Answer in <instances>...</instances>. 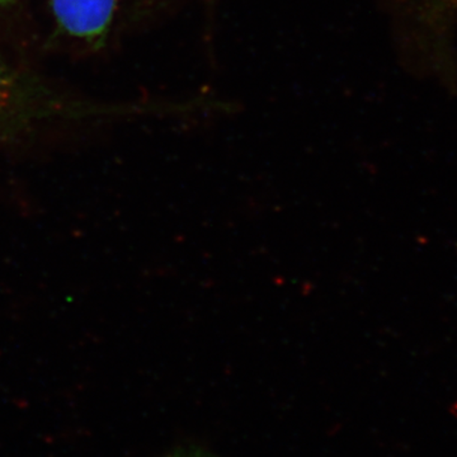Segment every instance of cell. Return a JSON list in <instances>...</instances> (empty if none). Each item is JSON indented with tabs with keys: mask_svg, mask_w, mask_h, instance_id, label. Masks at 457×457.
<instances>
[{
	"mask_svg": "<svg viewBox=\"0 0 457 457\" xmlns=\"http://www.w3.org/2000/svg\"><path fill=\"white\" fill-rule=\"evenodd\" d=\"M119 0H53V12L60 31L90 46L106 41Z\"/></svg>",
	"mask_w": 457,
	"mask_h": 457,
	"instance_id": "7a4b0ae2",
	"label": "cell"
},
{
	"mask_svg": "<svg viewBox=\"0 0 457 457\" xmlns=\"http://www.w3.org/2000/svg\"><path fill=\"white\" fill-rule=\"evenodd\" d=\"M14 2H17V0H0V7H7V5H11Z\"/></svg>",
	"mask_w": 457,
	"mask_h": 457,
	"instance_id": "277c9868",
	"label": "cell"
},
{
	"mask_svg": "<svg viewBox=\"0 0 457 457\" xmlns=\"http://www.w3.org/2000/svg\"><path fill=\"white\" fill-rule=\"evenodd\" d=\"M167 457H219L209 453V451L197 449V447H185V449H179L171 453Z\"/></svg>",
	"mask_w": 457,
	"mask_h": 457,
	"instance_id": "3957f363",
	"label": "cell"
},
{
	"mask_svg": "<svg viewBox=\"0 0 457 457\" xmlns=\"http://www.w3.org/2000/svg\"><path fill=\"white\" fill-rule=\"evenodd\" d=\"M59 112L73 111L42 84L13 71L0 54V131Z\"/></svg>",
	"mask_w": 457,
	"mask_h": 457,
	"instance_id": "6da1fadb",
	"label": "cell"
}]
</instances>
